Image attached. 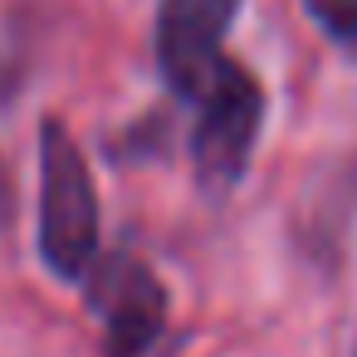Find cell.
<instances>
[{"label":"cell","mask_w":357,"mask_h":357,"mask_svg":"<svg viewBox=\"0 0 357 357\" xmlns=\"http://www.w3.org/2000/svg\"><path fill=\"white\" fill-rule=\"evenodd\" d=\"M40 255L59 279H79L98 264V191L93 172L59 118L40 128Z\"/></svg>","instance_id":"1"},{"label":"cell","mask_w":357,"mask_h":357,"mask_svg":"<svg viewBox=\"0 0 357 357\" xmlns=\"http://www.w3.org/2000/svg\"><path fill=\"white\" fill-rule=\"evenodd\" d=\"M191 108H196V118H191V172L211 196H225L245 176L250 152L259 142L264 89L240 59H225L191 93Z\"/></svg>","instance_id":"2"},{"label":"cell","mask_w":357,"mask_h":357,"mask_svg":"<svg viewBox=\"0 0 357 357\" xmlns=\"http://www.w3.org/2000/svg\"><path fill=\"white\" fill-rule=\"evenodd\" d=\"M89 308L103 323V357H147L167 328V289L137 255H98L84 274Z\"/></svg>","instance_id":"3"},{"label":"cell","mask_w":357,"mask_h":357,"mask_svg":"<svg viewBox=\"0 0 357 357\" xmlns=\"http://www.w3.org/2000/svg\"><path fill=\"white\" fill-rule=\"evenodd\" d=\"M240 6L245 0H162L152 50H157V69L176 98H191L230 59L225 30L235 25Z\"/></svg>","instance_id":"4"},{"label":"cell","mask_w":357,"mask_h":357,"mask_svg":"<svg viewBox=\"0 0 357 357\" xmlns=\"http://www.w3.org/2000/svg\"><path fill=\"white\" fill-rule=\"evenodd\" d=\"M303 10L342 54L357 59V0H303Z\"/></svg>","instance_id":"5"},{"label":"cell","mask_w":357,"mask_h":357,"mask_svg":"<svg viewBox=\"0 0 357 357\" xmlns=\"http://www.w3.org/2000/svg\"><path fill=\"white\" fill-rule=\"evenodd\" d=\"M20 74H25V59L15 45H0V108L10 103V93L20 89ZM15 225V191H10V172L0 167V235Z\"/></svg>","instance_id":"6"},{"label":"cell","mask_w":357,"mask_h":357,"mask_svg":"<svg viewBox=\"0 0 357 357\" xmlns=\"http://www.w3.org/2000/svg\"><path fill=\"white\" fill-rule=\"evenodd\" d=\"M352 357H357V352H352Z\"/></svg>","instance_id":"7"}]
</instances>
